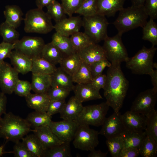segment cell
Returning <instances> with one entry per match:
<instances>
[{"label": "cell", "instance_id": "2", "mask_svg": "<svg viewBox=\"0 0 157 157\" xmlns=\"http://www.w3.org/2000/svg\"><path fill=\"white\" fill-rule=\"evenodd\" d=\"M25 119L11 112L6 113L0 118V138L6 141L16 142L33 130Z\"/></svg>", "mask_w": 157, "mask_h": 157}, {"label": "cell", "instance_id": "15", "mask_svg": "<svg viewBox=\"0 0 157 157\" xmlns=\"http://www.w3.org/2000/svg\"><path fill=\"white\" fill-rule=\"evenodd\" d=\"M82 24V18L80 16H72L56 23L54 29L60 34L69 37L79 31Z\"/></svg>", "mask_w": 157, "mask_h": 157}, {"label": "cell", "instance_id": "42", "mask_svg": "<svg viewBox=\"0 0 157 157\" xmlns=\"http://www.w3.org/2000/svg\"><path fill=\"white\" fill-rule=\"evenodd\" d=\"M146 117V128L144 131L146 135L151 136L157 143V110H155Z\"/></svg>", "mask_w": 157, "mask_h": 157}, {"label": "cell", "instance_id": "19", "mask_svg": "<svg viewBox=\"0 0 157 157\" xmlns=\"http://www.w3.org/2000/svg\"><path fill=\"white\" fill-rule=\"evenodd\" d=\"M73 91L74 96L81 103L102 99L99 91L93 88L90 83L77 84Z\"/></svg>", "mask_w": 157, "mask_h": 157}, {"label": "cell", "instance_id": "23", "mask_svg": "<svg viewBox=\"0 0 157 157\" xmlns=\"http://www.w3.org/2000/svg\"><path fill=\"white\" fill-rule=\"evenodd\" d=\"M83 106L75 97H71L59 113L63 119L74 120L82 110Z\"/></svg>", "mask_w": 157, "mask_h": 157}, {"label": "cell", "instance_id": "8", "mask_svg": "<svg viewBox=\"0 0 157 157\" xmlns=\"http://www.w3.org/2000/svg\"><path fill=\"white\" fill-rule=\"evenodd\" d=\"M99 134V132L89 125L78 124L72 140L73 145L76 149L90 151L98 145Z\"/></svg>", "mask_w": 157, "mask_h": 157}, {"label": "cell", "instance_id": "36", "mask_svg": "<svg viewBox=\"0 0 157 157\" xmlns=\"http://www.w3.org/2000/svg\"><path fill=\"white\" fill-rule=\"evenodd\" d=\"M70 143L64 142L45 150L43 157L72 156Z\"/></svg>", "mask_w": 157, "mask_h": 157}, {"label": "cell", "instance_id": "22", "mask_svg": "<svg viewBox=\"0 0 157 157\" xmlns=\"http://www.w3.org/2000/svg\"><path fill=\"white\" fill-rule=\"evenodd\" d=\"M52 87H58L73 91L74 85L72 76L60 67L51 75Z\"/></svg>", "mask_w": 157, "mask_h": 157}, {"label": "cell", "instance_id": "24", "mask_svg": "<svg viewBox=\"0 0 157 157\" xmlns=\"http://www.w3.org/2000/svg\"><path fill=\"white\" fill-rule=\"evenodd\" d=\"M27 106L35 111L46 112L51 100L47 93L31 94L25 97Z\"/></svg>", "mask_w": 157, "mask_h": 157}, {"label": "cell", "instance_id": "46", "mask_svg": "<svg viewBox=\"0 0 157 157\" xmlns=\"http://www.w3.org/2000/svg\"><path fill=\"white\" fill-rule=\"evenodd\" d=\"M31 83L27 81L19 79L14 88V92L20 97H26L31 93Z\"/></svg>", "mask_w": 157, "mask_h": 157}, {"label": "cell", "instance_id": "52", "mask_svg": "<svg viewBox=\"0 0 157 157\" xmlns=\"http://www.w3.org/2000/svg\"><path fill=\"white\" fill-rule=\"evenodd\" d=\"M106 80V74H102L93 78L90 83L93 88L99 91L101 89L104 88Z\"/></svg>", "mask_w": 157, "mask_h": 157}, {"label": "cell", "instance_id": "28", "mask_svg": "<svg viewBox=\"0 0 157 157\" xmlns=\"http://www.w3.org/2000/svg\"><path fill=\"white\" fill-rule=\"evenodd\" d=\"M146 134L144 131L138 132L125 130L120 134L124 147H133L138 149Z\"/></svg>", "mask_w": 157, "mask_h": 157}, {"label": "cell", "instance_id": "17", "mask_svg": "<svg viewBox=\"0 0 157 157\" xmlns=\"http://www.w3.org/2000/svg\"><path fill=\"white\" fill-rule=\"evenodd\" d=\"M82 60L90 65L98 61L107 59L102 46L93 43L77 51Z\"/></svg>", "mask_w": 157, "mask_h": 157}, {"label": "cell", "instance_id": "27", "mask_svg": "<svg viewBox=\"0 0 157 157\" xmlns=\"http://www.w3.org/2000/svg\"><path fill=\"white\" fill-rule=\"evenodd\" d=\"M51 42L60 51L63 58L76 52L73 49L69 37L61 35L56 32L52 36Z\"/></svg>", "mask_w": 157, "mask_h": 157}, {"label": "cell", "instance_id": "7", "mask_svg": "<svg viewBox=\"0 0 157 157\" xmlns=\"http://www.w3.org/2000/svg\"><path fill=\"white\" fill-rule=\"evenodd\" d=\"M109 107L106 101L83 106L81 113L74 121L79 125L96 126H101Z\"/></svg>", "mask_w": 157, "mask_h": 157}, {"label": "cell", "instance_id": "41", "mask_svg": "<svg viewBox=\"0 0 157 157\" xmlns=\"http://www.w3.org/2000/svg\"><path fill=\"white\" fill-rule=\"evenodd\" d=\"M106 144L113 157H119L120 153L124 147V143L119 135L107 139Z\"/></svg>", "mask_w": 157, "mask_h": 157}, {"label": "cell", "instance_id": "54", "mask_svg": "<svg viewBox=\"0 0 157 157\" xmlns=\"http://www.w3.org/2000/svg\"><path fill=\"white\" fill-rule=\"evenodd\" d=\"M7 98L5 94L3 92H0V118L3 114L6 113V107Z\"/></svg>", "mask_w": 157, "mask_h": 157}, {"label": "cell", "instance_id": "5", "mask_svg": "<svg viewBox=\"0 0 157 157\" xmlns=\"http://www.w3.org/2000/svg\"><path fill=\"white\" fill-rule=\"evenodd\" d=\"M157 48L152 46L148 48L144 46L133 57L127 59L126 67L132 73L137 74H148L154 69L153 58Z\"/></svg>", "mask_w": 157, "mask_h": 157}, {"label": "cell", "instance_id": "6", "mask_svg": "<svg viewBox=\"0 0 157 157\" xmlns=\"http://www.w3.org/2000/svg\"><path fill=\"white\" fill-rule=\"evenodd\" d=\"M82 21L84 32L93 43L98 44L108 36L107 28L109 23L106 17L96 14L83 17Z\"/></svg>", "mask_w": 157, "mask_h": 157}, {"label": "cell", "instance_id": "58", "mask_svg": "<svg viewBox=\"0 0 157 157\" xmlns=\"http://www.w3.org/2000/svg\"><path fill=\"white\" fill-rule=\"evenodd\" d=\"M132 5L137 6H143L145 0H130Z\"/></svg>", "mask_w": 157, "mask_h": 157}, {"label": "cell", "instance_id": "48", "mask_svg": "<svg viewBox=\"0 0 157 157\" xmlns=\"http://www.w3.org/2000/svg\"><path fill=\"white\" fill-rule=\"evenodd\" d=\"M15 157H34L22 142L15 143L12 152Z\"/></svg>", "mask_w": 157, "mask_h": 157}, {"label": "cell", "instance_id": "53", "mask_svg": "<svg viewBox=\"0 0 157 157\" xmlns=\"http://www.w3.org/2000/svg\"><path fill=\"white\" fill-rule=\"evenodd\" d=\"M139 155L138 148L124 147L121 151L119 157H137Z\"/></svg>", "mask_w": 157, "mask_h": 157}, {"label": "cell", "instance_id": "16", "mask_svg": "<svg viewBox=\"0 0 157 157\" xmlns=\"http://www.w3.org/2000/svg\"><path fill=\"white\" fill-rule=\"evenodd\" d=\"M121 117L125 130L138 132L145 130L146 117L144 115L130 110L121 114Z\"/></svg>", "mask_w": 157, "mask_h": 157}, {"label": "cell", "instance_id": "37", "mask_svg": "<svg viewBox=\"0 0 157 157\" xmlns=\"http://www.w3.org/2000/svg\"><path fill=\"white\" fill-rule=\"evenodd\" d=\"M72 77L73 82L77 84L90 83L93 78L89 65L82 61L80 67Z\"/></svg>", "mask_w": 157, "mask_h": 157}, {"label": "cell", "instance_id": "25", "mask_svg": "<svg viewBox=\"0 0 157 157\" xmlns=\"http://www.w3.org/2000/svg\"><path fill=\"white\" fill-rule=\"evenodd\" d=\"M51 75L32 73L31 90L37 94L47 93L51 86Z\"/></svg>", "mask_w": 157, "mask_h": 157}, {"label": "cell", "instance_id": "31", "mask_svg": "<svg viewBox=\"0 0 157 157\" xmlns=\"http://www.w3.org/2000/svg\"><path fill=\"white\" fill-rule=\"evenodd\" d=\"M22 140V142L34 157H43L45 149L39 139L34 134H27Z\"/></svg>", "mask_w": 157, "mask_h": 157}, {"label": "cell", "instance_id": "3", "mask_svg": "<svg viewBox=\"0 0 157 157\" xmlns=\"http://www.w3.org/2000/svg\"><path fill=\"white\" fill-rule=\"evenodd\" d=\"M148 17L143 6L131 5L120 10L113 24L117 29L118 33L122 35L138 27L142 28L147 21Z\"/></svg>", "mask_w": 157, "mask_h": 157}, {"label": "cell", "instance_id": "59", "mask_svg": "<svg viewBox=\"0 0 157 157\" xmlns=\"http://www.w3.org/2000/svg\"><path fill=\"white\" fill-rule=\"evenodd\" d=\"M3 148V145L0 146V157L1 156L4 154Z\"/></svg>", "mask_w": 157, "mask_h": 157}, {"label": "cell", "instance_id": "40", "mask_svg": "<svg viewBox=\"0 0 157 157\" xmlns=\"http://www.w3.org/2000/svg\"><path fill=\"white\" fill-rule=\"evenodd\" d=\"M47 13L55 23L66 18V14L61 3L56 1L46 7Z\"/></svg>", "mask_w": 157, "mask_h": 157}, {"label": "cell", "instance_id": "14", "mask_svg": "<svg viewBox=\"0 0 157 157\" xmlns=\"http://www.w3.org/2000/svg\"><path fill=\"white\" fill-rule=\"evenodd\" d=\"M121 115L119 112H114L110 116L106 117L101 125L99 134L104 136L106 139L120 135L125 130Z\"/></svg>", "mask_w": 157, "mask_h": 157}, {"label": "cell", "instance_id": "1", "mask_svg": "<svg viewBox=\"0 0 157 157\" xmlns=\"http://www.w3.org/2000/svg\"><path fill=\"white\" fill-rule=\"evenodd\" d=\"M121 64L111 63L106 72V82L103 89L106 102L115 112H119L122 108L129 86Z\"/></svg>", "mask_w": 157, "mask_h": 157}, {"label": "cell", "instance_id": "4", "mask_svg": "<svg viewBox=\"0 0 157 157\" xmlns=\"http://www.w3.org/2000/svg\"><path fill=\"white\" fill-rule=\"evenodd\" d=\"M24 19V30L26 33L46 34L54 29L51 19L42 9L37 8L28 10Z\"/></svg>", "mask_w": 157, "mask_h": 157}, {"label": "cell", "instance_id": "9", "mask_svg": "<svg viewBox=\"0 0 157 157\" xmlns=\"http://www.w3.org/2000/svg\"><path fill=\"white\" fill-rule=\"evenodd\" d=\"M122 35L117 33L112 37L108 36L104 40L102 47L107 59L111 63L125 62L129 57L122 42Z\"/></svg>", "mask_w": 157, "mask_h": 157}, {"label": "cell", "instance_id": "38", "mask_svg": "<svg viewBox=\"0 0 157 157\" xmlns=\"http://www.w3.org/2000/svg\"><path fill=\"white\" fill-rule=\"evenodd\" d=\"M69 38L73 49L76 52L93 43L84 32L79 31L73 34Z\"/></svg>", "mask_w": 157, "mask_h": 157}, {"label": "cell", "instance_id": "44", "mask_svg": "<svg viewBox=\"0 0 157 157\" xmlns=\"http://www.w3.org/2000/svg\"><path fill=\"white\" fill-rule=\"evenodd\" d=\"M84 0H61V4L66 15L72 16L80 7Z\"/></svg>", "mask_w": 157, "mask_h": 157}, {"label": "cell", "instance_id": "45", "mask_svg": "<svg viewBox=\"0 0 157 157\" xmlns=\"http://www.w3.org/2000/svg\"><path fill=\"white\" fill-rule=\"evenodd\" d=\"M70 91L61 88L51 87L47 94L51 101L65 99Z\"/></svg>", "mask_w": 157, "mask_h": 157}, {"label": "cell", "instance_id": "21", "mask_svg": "<svg viewBox=\"0 0 157 157\" xmlns=\"http://www.w3.org/2000/svg\"><path fill=\"white\" fill-rule=\"evenodd\" d=\"M13 67L19 73L25 74L31 72L32 60L24 54L13 50L9 57Z\"/></svg>", "mask_w": 157, "mask_h": 157}, {"label": "cell", "instance_id": "11", "mask_svg": "<svg viewBox=\"0 0 157 157\" xmlns=\"http://www.w3.org/2000/svg\"><path fill=\"white\" fill-rule=\"evenodd\" d=\"M157 98V91L153 88L141 92L133 102L131 110L146 116L155 110Z\"/></svg>", "mask_w": 157, "mask_h": 157}, {"label": "cell", "instance_id": "51", "mask_svg": "<svg viewBox=\"0 0 157 157\" xmlns=\"http://www.w3.org/2000/svg\"><path fill=\"white\" fill-rule=\"evenodd\" d=\"M14 48V44L3 41L0 43V63L3 61L5 59L9 58Z\"/></svg>", "mask_w": 157, "mask_h": 157}, {"label": "cell", "instance_id": "49", "mask_svg": "<svg viewBox=\"0 0 157 157\" xmlns=\"http://www.w3.org/2000/svg\"><path fill=\"white\" fill-rule=\"evenodd\" d=\"M66 103L65 99L51 101L46 112L50 116L60 113L63 109Z\"/></svg>", "mask_w": 157, "mask_h": 157}, {"label": "cell", "instance_id": "35", "mask_svg": "<svg viewBox=\"0 0 157 157\" xmlns=\"http://www.w3.org/2000/svg\"><path fill=\"white\" fill-rule=\"evenodd\" d=\"M0 35L5 42L14 44L19 40L20 34L16 28L5 21L0 25Z\"/></svg>", "mask_w": 157, "mask_h": 157}, {"label": "cell", "instance_id": "32", "mask_svg": "<svg viewBox=\"0 0 157 157\" xmlns=\"http://www.w3.org/2000/svg\"><path fill=\"white\" fill-rule=\"evenodd\" d=\"M140 154L143 157H156L157 143L150 135H146L138 148Z\"/></svg>", "mask_w": 157, "mask_h": 157}, {"label": "cell", "instance_id": "50", "mask_svg": "<svg viewBox=\"0 0 157 157\" xmlns=\"http://www.w3.org/2000/svg\"><path fill=\"white\" fill-rule=\"evenodd\" d=\"M144 8L148 17L154 20L157 18V0H145Z\"/></svg>", "mask_w": 157, "mask_h": 157}, {"label": "cell", "instance_id": "43", "mask_svg": "<svg viewBox=\"0 0 157 157\" xmlns=\"http://www.w3.org/2000/svg\"><path fill=\"white\" fill-rule=\"evenodd\" d=\"M75 14L83 17L91 16L97 14L96 0H84Z\"/></svg>", "mask_w": 157, "mask_h": 157}, {"label": "cell", "instance_id": "29", "mask_svg": "<svg viewBox=\"0 0 157 157\" xmlns=\"http://www.w3.org/2000/svg\"><path fill=\"white\" fill-rule=\"evenodd\" d=\"M41 57L55 65L60 64L63 58L61 52L51 42L45 44Z\"/></svg>", "mask_w": 157, "mask_h": 157}, {"label": "cell", "instance_id": "39", "mask_svg": "<svg viewBox=\"0 0 157 157\" xmlns=\"http://www.w3.org/2000/svg\"><path fill=\"white\" fill-rule=\"evenodd\" d=\"M142 28V39L151 42L152 46L157 45V25L154 20L150 18Z\"/></svg>", "mask_w": 157, "mask_h": 157}, {"label": "cell", "instance_id": "12", "mask_svg": "<svg viewBox=\"0 0 157 157\" xmlns=\"http://www.w3.org/2000/svg\"><path fill=\"white\" fill-rule=\"evenodd\" d=\"M78 125L74 120L63 119L58 122L52 121L48 126L62 142L70 143L73 140Z\"/></svg>", "mask_w": 157, "mask_h": 157}, {"label": "cell", "instance_id": "30", "mask_svg": "<svg viewBox=\"0 0 157 157\" xmlns=\"http://www.w3.org/2000/svg\"><path fill=\"white\" fill-rule=\"evenodd\" d=\"M82 60L77 52L63 58L60 63V67L72 76L80 67Z\"/></svg>", "mask_w": 157, "mask_h": 157}, {"label": "cell", "instance_id": "34", "mask_svg": "<svg viewBox=\"0 0 157 157\" xmlns=\"http://www.w3.org/2000/svg\"><path fill=\"white\" fill-rule=\"evenodd\" d=\"M55 65L40 57L32 60V73L51 75L56 70Z\"/></svg>", "mask_w": 157, "mask_h": 157}, {"label": "cell", "instance_id": "26", "mask_svg": "<svg viewBox=\"0 0 157 157\" xmlns=\"http://www.w3.org/2000/svg\"><path fill=\"white\" fill-rule=\"evenodd\" d=\"M3 13L6 19L5 21L16 28L20 26L24 19L22 10L16 5L6 6Z\"/></svg>", "mask_w": 157, "mask_h": 157}, {"label": "cell", "instance_id": "57", "mask_svg": "<svg viewBox=\"0 0 157 157\" xmlns=\"http://www.w3.org/2000/svg\"><path fill=\"white\" fill-rule=\"evenodd\" d=\"M151 78V81L153 86V88L157 91V70L153 69L149 74Z\"/></svg>", "mask_w": 157, "mask_h": 157}, {"label": "cell", "instance_id": "18", "mask_svg": "<svg viewBox=\"0 0 157 157\" xmlns=\"http://www.w3.org/2000/svg\"><path fill=\"white\" fill-rule=\"evenodd\" d=\"M33 132L45 150L64 143L54 134L48 126L35 128Z\"/></svg>", "mask_w": 157, "mask_h": 157}, {"label": "cell", "instance_id": "13", "mask_svg": "<svg viewBox=\"0 0 157 157\" xmlns=\"http://www.w3.org/2000/svg\"><path fill=\"white\" fill-rule=\"evenodd\" d=\"M19 73L9 63H0V88L5 94L14 92L15 86L19 79Z\"/></svg>", "mask_w": 157, "mask_h": 157}, {"label": "cell", "instance_id": "55", "mask_svg": "<svg viewBox=\"0 0 157 157\" xmlns=\"http://www.w3.org/2000/svg\"><path fill=\"white\" fill-rule=\"evenodd\" d=\"M56 0H36L35 3L37 8L42 9Z\"/></svg>", "mask_w": 157, "mask_h": 157}, {"label": "cell", "instance_id": "33", "mask_svg": "<svg viewBox=\"0 0 157 157\" xmlns=\"http://www.w3.org/2000/svg\"><path fill=\"white\" fill-rule=\"evenodd\" d=\"M51 118L47 112L35 111L29 113L26 119L31 126L36 128L48 126L52 121Z\"/></svg>", "mask_w": 157, "mask_h": 157}, {"label": "cell", "instance_id": "56", "mask_svg": "<svg viewBox=\"0 0 157 157\" xmlns=\"http://www.w3.org/2000/svg\"><path fill=\"white\" fill-rule=\"evenodd\" d=\"M108 152H104L100 150H95V149L90 151V152L88 156V157H106Z\"/></svg>", "mask_w": 157, "mask_h": 157}, {"label": "cell", "instance_id": "47", "mask_svg": "<svg viewBox=\"0 0 157 157\" xmlns=\"http://www.w3.org/2000/svg\"><path fill=\"white\" fill-rule=\"evenodd\" d=\"M111 65V63L107 59L98 61L89 65L92 78L102 74L105 68L106 67H110Z\"/></svg>", "mask_w": 157, "mask_h": 157}, {"label": "cell", "instance_id": "20", "mask_svg": "<svg viewBox=\"0 0 157 157\" xmlns=\"http://www.w3.org/2000/svg\"><path fill=\"white\" fill-rule=\"evenodd\" d=\"M125 0H96L97 14L105 17L114 16L124 8Z\"/></svg>", "mask_w": 157, "mask_h": 157}, {"label": "cell", "instance_id": "10", "mask_svg": "<svg viewBox=\"0 0 157 157\" xmlns=\"http://www.w3.org/2000/svg\"><path fill=\"white\" fill-rule=\"evenodd\" d=\"M45 44L41 37L24 36L14 44V49L32 60L41 57Z\"/></svg>", "mask_w": 157, "mask_h": 157}]
</instances>
